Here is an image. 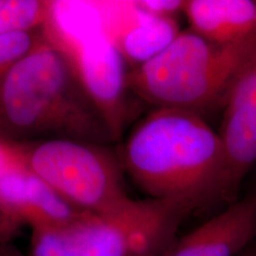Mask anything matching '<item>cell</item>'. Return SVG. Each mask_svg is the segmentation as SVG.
<instances>
[{"label":"cell","mask_w":256,"mask_h":256,"mask_svg":"<svg viewBox=\"0 0 256 256\" xmlns=\"http://www.w3.org/2000/svg\"><path fill=\"white\" fill-rule=\"evenodd\" d=\"M122 168L150 198L174 202L191 211L229 198L222 140L194 112H152L128 138Z\"/></svg>","instance_id":"6da1fadb"},{"label":"cell","mask_w":256,"mask_h":256,"mask_svg":"<svg viewBox=\"0 0 256 256\" xmlns=\"http://www.w3.org/2000/svg\"><path fill=\"white\" fill-rule=\"evenodd\" d=\"M0 139L104 145L114 138L62 54L43 37L0 76Z\"/></svg>","instance_id":"7a4b0ae2"},{"label":"cell","mask_w":256,"mask_h":256,"mask_svg":"<svg viewBox=\"0 0 256 256\" xmlns=\"http://www.w3.org/2000/svg\"><path fill=\"white\" fill-rule=\"evenodd\" d=\"M255 60L256 37L220 46L192 30L182 31L158 56L130 70L127 84L156 108L200 114L226 106L236 82Z\"/></svg>","instance_id":"3957f363"},{"label":"cell","mask_w":256,"mask_h":256,"mask_svg":"<svg viewBox=\"0 0 256 256\" xmlns=\"http://www.w3.org/2000/svg\"><path fill=\"white\" fill-rule=\"evenodd\" d=\"M190 209L170 200H132L110 212L78 214L56 228L34 230L31 256H158L174 244Z\"/></svg>","instance_id":"277c9868"},{"label":"cell","mask_w":256,"mask_h":256,"mask_svg":"<svg viewBox=\"0 0 256 256\" xmlns=\"http://www.w3.org/2000/svg\"><path fill=\"white\" fill-rule=\"evenodd\" d=\"M0 156L26 170L81 211L110 212L132 200L120 164L102 145L66 139H0Z\"/></svg>","instance_id":"5b68a950"},{"label":"cell","mask_w":256,"mask_h":256,"mask_svg":"<svg viewBox=\"0 0 256 256\" xmlns=\"http://www.w3.org/2000/svg\"><path fill=\"white\" fill-rule=\"evenodd\" d=\"M42 28L118 139L130 118L128 72L122 57L102 31L92 2H54Z\"/></svg>","instance_id":"8992f818"},{"label":"cell","mask_w":256,"mask_h":256,"mask_svg":"<svg viewBox=\"0 0 256 256\" xmlns=\"http://www.w3.org/2000/svg\"><path fill=\"white\" fill-rule=\"evenodd\" d=\"M83 211L76 209L20 166L0 156V242L19 230L63 226Z\"/></svg>","instance_id":"52a82bcc"},{"label":"cell","mask_w":256,"mask_h":256,"mask_svg":"<svg viewBox=\"0 0 256 256\" xmlns=\"http://www.w3.org/2000/svg\"><path fill=\"white\" fill-rule=\"evenodd\" d=\"M106 37L136 69L162 52L179 34L177 19L150 14L136 2H92Z\"/></svg>","instance_id":"ba28073f"},{"label":"cell","mask_w":256,"mask_h":256,"mask_svg":"<svg viewBox=\"0 0 256 256\" xmlns=\"http://www.w3.org/2000/svg\"><path fill=\"white\" fill-rule=\"evenodd\" d=\"M223 142L232 197L256 162V60L230 92L218 133Z\"/></svg>","instance_id":"9c48e42d"},{"label":"cell","mask_w":256,"mask_h":256,"mask_svg":"<svg viewBox=\"0 0 256 256\" xmlns=\"http://www.w3.org/2000/svg\"><path fill=\"white\" fill-rule=\"evenodd\" d=\"M256 238V192L206 220L165 256H235Z\"/></svg>","instance_id":"30bf717a"},{"label":"cell","mask_w":256,"mask_h":256,"mask_svg":"<svg viewBox=\"0 0 256 256\" xmlns=\"http://www.w3.org/2000/svg\"><path fill=\"white\" fill-rule=\"evenodd\" d=\"M184 14L191 30L220 46L256 37L254 0H188Z\"/></svg>","instance_id":"8fae6325"},{"label":"cell","mask_w":256,"mask_h":256,"mask_svg":"<svg viewBox=\"0 0 256 256\" xmlns=\"http://www.w3.org/2000/svg\"><path fill=\"white\" fill-rule=\"evenodd\" d=\"M52 5L48 0H0V36L43 28Z\"/></svg>","instance_id":"7c38bea8"},{"label":"cell","mask_w":256,"mask_h":256,"mask_svg":"<svg viewBox=\"0 0 256 256\" xmlns=\"http://www.w3.org/2000/svg\"><path fill=\"white\" fill-rule=\"evenodd\" d=\"M43 28L0 36V76L43 40Z\"/></svg>","instance_id":"4fadbf2b"},{"label":"cell","mask_w":256,"mask_h":256,"mask_svg":"<svg viewBox=\"0 0 256 256\" xmlns=\"http://www.w3.org/2000/svg\"><path fill=\"white\" fill-rule=\"evenodd\" d=\"M136 2L147 14L171 19H176L180 12H184L186 4L183 0H140Z\"/></svg>","instance_id":"5bb4252c"},{"label":"cell","mask_w":256,"mask_h":256,"mask_svg":"<svg viewBox=\"0 0 256 256\" xmlns=\"http://www.w3.org/2000/svg\"><path fill=\"white\" fill-rule=\"evenodd\" d=\"M0 256H25L10 242H0Z\"/></svg>","instance_id":"9a60e30c"},{"label":"cell","mask_w":256,"mask_h":256,"mask_svg":"<svg viewBox=\"0 0 256 256\" xmlns=\"http://www.w3.org/2000/svg\"><path fill=\"white\" fill-rule=\"evenodd\" d=\"M248 256H256V255H254V254H252V255H248Z\"/></svg>","instance_id":"2e32d148"}]
</instances>
